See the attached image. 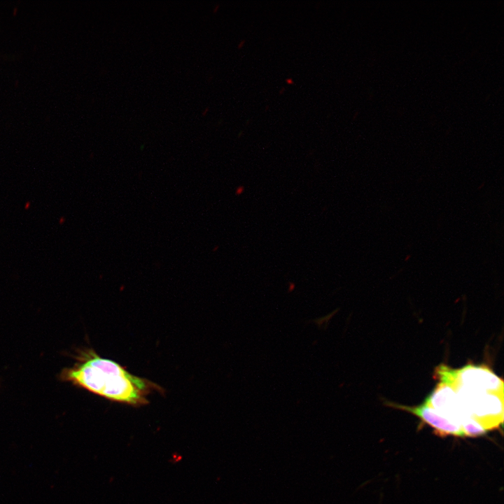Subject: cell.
Returning <instances> with one entry per match:
<instances>
[{"instance_id":"cell-1","label":"cell","mask_w":504,"mask_h":504,"mask_svg":"<svg viewBox=\"0 0 504 504\" xmlns=\"http://www.w3.org/2000/svg\"><path fill=\"white\" fill-rule=\"evenodd\" d=\"M82 361L66 372L67 378L92 393L113 401L141 406L153 391L162 389L156 384L130 373L118 363L89 351Z\"/></svg>"},{"instance_id":"cell-2","label":"cell","mask_w":504,"mask_h":504,"mask_svg":"<svg viewBox=\"0 0 504 504\" xmlns=\"http://www.w3.org/2000/svg\"><path fill=\"white\" fill-rule=\"evenodd\" d=\"M435 377L452 387L503 394V380L485 365L468 364L459 369L445 365L437 367Z\"/></svg>"},{"instance_id":"cell-3","label":"cell","mask_w":504,"mask_h":504,"mask_svg":"<svg viewBox=\"0 0 504 504\" xmlns=\"http://www.w3.org/2000/svg\"><path fill=\"white\" fill-rule=\"evenodd\" d=\"M465 412L485 430L498 428L503 421V394L454 388Z\"/></svg>"},{"instance_id":"cell-4","label":"cell","mask_w":504,"mask_h":504,"mask_svg":"<svg viewBox=\"0 0 504 504\" xmlns=\"http://www.w3.org/2000/svg\"><path fill=\"white\" fill-rule=\"evenodd\" d=\"M424 402L460 426L470 417L463 408L455 388L446 383L440 382Z\"/></svg>"},{"instance_id":"cell-5","label":"cell","mask_w":504,"mask_h":504,"mask_svg":"<svg viewBox=\"0 0 504 504\" xmlns=\"http://www.w3.org/2000/svg\"><path fill=\"white\" fill-rule=\"evenodd\" d=\"M392 405L416 415L426 424L431 426L438 435L464 437L460 426L442 416L425 402L413 407L391 404Z\"/></svg>"},{"instance_id":"cell-6","label":"cell","mask_w":504,"mask_h":504,"mask_svg":"<svg viewBox=\"0 0 504 504\" xmlns=\"http://www.w3.org/2000/svg\"><path fill=\"white\" fill-rule=\"evenodd\" d=\"M464 437H479L484 435L487 430L472 417L464 420L461 424Z\"/></svg>"}]
</instances>
